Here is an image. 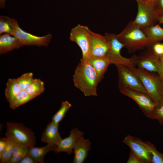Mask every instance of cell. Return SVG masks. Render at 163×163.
<instances>
[{
	"label": "cell",
	"instance_id": "40",
	"mask_svg": "<svg viewBox=\"0 0 163 163\" xmlns=\"http://www.w3.org/2000/svg\"><path fill=\"white\" fill-rule=\"evenodd\" d=\"M158 58L159 60L160 61L163 62V55L158 56Z\"/></svg>",
	"mask_w": 163,
	"mask_h": 163
},
{
	"label": "cell",
	"instance_id": "18",
	"mask_svg": "<svg viewBox=\"0 0 163 163\" xmlns=\"http://www.w3.org/2000/svg\"><path fill=\"white\" fill-rule=\"evenodd\" d=\"M8 34L5 33L0 37V54L6 53L22 46L18 40Z\"/></svg>",
	"mask_w": 163,
	"mask_h": 163
},
{
	"label": "cell",
	"instance_id": "26",
	"mask_svg": "<svg viewBox=\"0 0 163 163\" xmlns=\"http://www.w3.org/2000/svg\"><path fill=\"white\" fill-rule=\"evenodd\" d=\"M143 142L151 153L152 163H163V153L159 152L154 145L150 142Z\"/></svg>",
	"mask_w": 163,
	"mask_h": 163
},
{
	"label": "cell",
	"instance_id": "1",
	"mask_svg": "<svg viewBox=\"0 0 163 163\" xmlns=\"http://www.w3.org/2000/svg\"><path fill=\"white\" fill-rule=\"evenodd\" d=\"M74 86L86 97L97 96V87L101 81L88 60L81 59L73 76Z\"/></svg>",
	"mask_w": 163,
	"mask_h": 163
},
{
	"label": "cell",
	"instance_id": "24",
	"mask_svg": "<svg viewBox=\"0 0 163 163\" xmlns=\"http://www.w3.org/2000/svg\"><path fill=\"white\" fill-rule=\"evenodd\" d=\"M72 106L71 104L68 101H62L60 108L52 117V121L56 123L59 124Z\"/></svg>",
	"mask_w": 163,
	"mask_h": 163
},
{
	"label": "cell",
	"instance_id": "7",
	"mask_svg": "<svg viewBox=\"0 0 163 163\" xmlns=\"http://www.w3.org/2000/svg\"><path fill=\"white\" fill-rule=\"evenodd\" d=\"M91 30L87 26L80 24L72 29L70 34L71 41L75 43L80 48L83 60H88L90 56V45Z\"/></svg>",
	"mask_w": 163,
	"mask_h": 163
},
{
	"label": "cell",
	"instance_id": "25",
	"mask_svg": "<svg viewBox=\"0 0 163 163\" xmlns=\"http://www.w3.org/2000/svg\"><path fill=\"white\" fill-rule=\"evenodd\" d=\"M25 90L30 94L39 96L45 90L44 83L40 79H34L32 83Z\"/></svg>",
	"mask_w": 163,
	"mask_h": 163
},
{
	"label": "cell",
	"instance_id": "20",
	"mask_svg": "<svg viewBox=\"0 0 163 163\" xmlns=\"http://www.w3.org/2000/svg\"><path fill=\"white\" fill-rule=\"evenodd\" d=\"M149 42V46L153 44L163 40V28L155 24L141 28Z\"/></svg>",
	"mask_w": 163,
	"mask_h": 163
},
{
	"label": "cell",
	"instance_id": "23",
	"mask_svg": "<svg viewBox=\"0 0 163 163\" xmlns=\"http://www.w3.org/2000/svg\"><path fill=\"white\" fill-rule=\"evenodd\" d=\"M4 138L7 144L4 150L0 154V162L1 163H8L13 155L14 147L18 145L7 137Z\"/></svg>",
	"mask_w": 163,
	"mask_h": 163
},
{
	"label": "cell",
	"instance_id": "8",
	"mask_svg": "<svg viewBox=\"0 0 163 163\" xmlns=\"http://www.w3.org/2000/svg\"><path fill=\"white\" fill-rule=\"evenodd\" d=\"M109 44L110 48L107 56L110 60L111 64L115 65L121 64L128 67L134 66L132 58H128L122 56L120 51L124 46L113 34L106 33L105 35Z\"/></svg>",
	"mask_w": 163,
	"mask_h": 163
},
{
	"label": "cell",
	"instance_id": "2",
	"mask_svg": "<svg viewBox=\"0 0 163 163\" xmlns=\"http://www.w3.org/2000/svg\"><path fill=\"white\" fill-rule=\"evenodd\" d=\"M116 36L124 47L131 52L149 46V40L141 29L133 25L130 22Z\"/></svg>",
	"mask_w": 163,
	"mask_h": 163
},
{
	"label": "cell",
	"instance_id": "29",
	"mask_svg": "<svg viewBox=\"0 0 163 163\" xmlns=\"http://www.w3.org/2000/svg\"><path fill=\"white\" fill-rule=\"evenodd\" d=\"M28 147H22L17 152L13 155L8 163H19L27 154Z\"/></svg>",
	"mask_w": 163,
	"mask_h": 163
},
{
	"label": "cell",
	"instance_id": "21",
	"mask_svg": "<svg viewBox=\"0 0 163 163\" xmlns=\"http://www.w3.org/2000/svg\"><path fill=\"white\" fill-rule=\"evenodd\" d=\"M6 85L5 94L7 100L10 103L22 90L16 79L9 78Z\"/></svg>",
	"mask_w": 163,
	"mask_h": 163
},
{
	"label": "cell",
	"instance_id": "6",
	"mask_svg": "<svg viewBox=\"0 0 163 163\" xmlns=\"http://www.w3.org/2000/svg\"><path fill=\"white\" fill-rule=\"evenodd\" d=\"M115 66L118 73L119 89L128 88L148 94L139 77L128 67L121 64Z\"/></svg>",
	"mask_w": 163,
	"mask_h": 163
},
{
	"label": "cell",
	"instance_id": "3",
	"mask_svg": "<svg viewBox=\"0 0 163 163\" xmlns=\"http://www.w3.org/2000/svg\"><path fill=\"white\" fill-rule=\"evenodd\" d=\"M5 18L12 28V31L10 34L17 38L22 46H36L38 47L47 46L50 42L52 37L51 34L49 33L42 37L33 35L22 30L19 27L16 19L7 16H5Z\"/></svg>",
	"mask_w": 163,
	"mask_h": 163
},
{
	"label": "cell",
	"instance_id": "22",
	"mask_svg": "<svg viewBox=\"0 0 163 163\" xmlns=\"http://www.w3.org/2000/svg\"><path fill=\"white\" fill-rule=\"evenodd\" d=\"M28 94L25 90H21L10 104V107L14 109L38 96Z\"/></svg>",
	"mask_w": 163,
	"mask_h": 163
},
{
	"label": "cell",
	"instance_id": "4",
	"mask_svg": "<svg viewBox=\"0 0 163 163\" xmlns=\"http://www.w3.org/2000/svg\"><path fill=\"white\" fill-rule=\"evenodd\" d=\"M5 137L22 147H29L36 143L34 133L21 123L7 122Z\"/></svg>",
	"mask_w": 163,
	"mask_h": 163
},
{
	"label": "cell",
	"instance_id": "33",
	"mask_svg": "<svg viewBox=\"0 0 163 163\" xmlns=\"http://www.w3.org/2000/svg\"><path fill=\"white\" fill-rule=\"evenodd\" d=\"M156 63L158 70V74L159 76H163V62L159 60L158 57L156 60Z\"/></svg>",
	"mask_w": 163,
	"mask_h": 163
},
{
	"label": "cell",
	"instance_id": "16",
	"mask_svg": "<svg viewBox=\"0 0 163 163\" xmlns=\"http://www.w3.org/2000/svg\"><path fill=\"white\" fill-rule=\"evenodd\" d=\"M91 142L88 139H85L83 136L77 141L74 152V163H83L88 156V153L91 150Z\"/></svg>",
	"mask_w": 163,
	"mask_h": 163
},
{
	"label": "cell",
	"instance_id": "38",
	"mask_svg": "<svg viewBox=\"0 0 163 163\" xmlns=\"http://www.w3.org/2000/svg\"><path fill=\"white\" fill-rule=\"evenodd\" d=\"M6 0H0V6L1 8H4L5 6V2Z\"/></svg>",
	"mask_w": 163,
	"mask_h": 163
},
{
	"label": "cell",
	"instance_id": "31",
	"mask_svg": "<svg viewBox=\"0 0 163 163\" xmlns=\"http://www.w3.org/2000/svg\"><path fill=\"white\" fill-rule=\"evenodd\" d=\"M152 7L158 16L163 15V0H156Z\"/></svg>",
	"mask_w": 163,
	"mask_h": 163
},
{
	"label": "cell",
	"instance_id": "30",
	"mask_svg": "<svg viewBox=\"0 0 163 163\" xmlns=\"http://www.w3.org/2000/svg\"><path fill=\"white\" fill-rule=\"evenodd\" d=\"M12 31V28L6 19L5 16H1L0 17V34H10Z\"/></svg>",
	"mask_w": 163,
	"mask_h": 163
},
{
	"label": "cell",
	"instance_id": "11",
	"mask_svg": "<svg viewBox=\"0 0 163 163\" xmlns=\"http://www.w3.org/2000/svg\"><path fill=\"white\" fill-rule=\"evenodd\" d=\"M123 142L127 145L131 151L140 158L144 163H152L151 153L140 138L127 135Z\"/></svg>",
	"mask_w": 163,
	"mask_h": 163
},
{
	"label": "cell",
	"instance_id": "15",
	"mask_svg": "<svg viewBox=\"0 0 163 163\" xmlns=\"http://www.w3.org/2000/svg\"><path fill=\"white\" fill-rule=\"evenodd\" d=\"M59 124L52 121L49 123L42 133L41 140L47 144L57 145L62 139L59 132Z\"/></svg>",
	"mask_w": 163,
	"mask_h": 163
},
{
	"label": "cell",
	"instance_id": "41",
	"mask_svg": "<svg viewBox=\"0 0 163 163\" xmlns=\"http://www.w3.org/2000/svg\"><path fill=\"white\" fill-rule=\"evenodd\" d=\"M136 0L137 2V3L139 2V0Z\"/></svg>",
	"mask_w": 163,
	"mask_h": 163
},
{
	"label": "cell",
	"instance_id": "35",
	"mask_svg": "<svg viewBox=\"0 0 163 163\" xmlns=\"http://www.w3.org/2000/svg\"><path fill=\"white\" fill-rule=\"evenodd\" d=\"M7 144V142L4 138L0 139V154L4 150Z\"/></svg>",
	"mask_w": 163,
	"mask_h": 163
},
{
	"label": "cell",
	"instance_id": "28",
	"mask_svg": "<svg viewBox=\"0 0 163 163\" xmlns=\"http://www.w3.org/2000/svg\"><path fill=\"white\" fill-rule=\"evenodd\" d=\"M149 118L157 120L160 125L163 124V101L156 104Z\"/></svg>",
	"mask_w": 163,
	"mask_h": 163
},
{
	"label": "cell",
	"instance_id": "9",
	"mask_svg": "<svg viewBox=\"0 0 163 163\" xmlns=\"http://www.w3.org/2000/svg\"><path fill=\"white\" fill-rule=\"evenodd\" d=\"M120 91L135 101L145 115L149 117L156 104L148 94L128 88H122Z\"/></svg>",
	"mask_w": 163,
	"mask_h": 163
},
{
	"label": "cell",
	"instance_id": "17",
	"mask_svg": "<svg viewBox=\"0 0 163 163\" xmlns=\"http://www.w3.org/2000/svg\"><path fill=\"white\" fill-rule=\"evenodd\" d=\"M89 63L96 71L101 81L111 62L107 56L97 57L90 56L88 59Z\"/></svg>",
	"mask_w": 163,
	"mask_h": 163
},
{
	"label": "cell",
	"instance_id": "36",
	"mask_svg": "<svg viewBox=\"0 0 163 163\" xmlns=\"http://www.w3.org/2000/svg\"><path fill=\"white\" fill-rule=\"evenodd\" d=\"M156 0H139L138 3H141L144 5L152 6V5Z\"/></svg>",
	"mask_w": 163,
	"mask_h": 163
},
{
	"label": "cell",
	"instance_id": "39",
	"mask_svg": "<svg viewBox=\"0 0 163 163\" xmlns=\"http://www.w3.org/2000/svg\"><path fill=\"white\" fill-rule=\"evenodd\" d=\"M158 22L160 24H163V15L159 16Z\"/></svg>",
	"mask_w": 163,
	"mask_h": 163
},
{
	"label": "cell",
	"instance_id": "14",
	"mask_svg": "<svg viewBox=\"0 0 163 163\" xmlns=\"http://www.w3.org/2000/svg\"><path fill=\"white\" fill-rule=\"evenodd\" d=\"M158 57L149 50L142 55L132 58L134 65H136L138 68L151 72L158 73L156 61Z\"/></svg>",
	"mask_w": 163,
	"mask_h": 163
},
{
	"label": "cell",
	"instance_id": "27",
	"mask_svg": "<svg viewBox=\"0 0 163 163\" xmlns=\"http://www.w3.org/2000/svg\"><path fill=\"white\" fill-rule=\"evenodd\" d=\"M33 74L31 72L24 73L16 79L22 90H25L34 81Z\"/></svg>",
	"mask_w": 163,
	"mask_h": 163
},
{
	"label": "cell",
	"instance_id": "34",
	"mask_svg": "<svg viewBox=\"0 0 163 163\" xmlns=\"http://www.w3.org/2000/svg\"><path fill=\"white\" fill-rule=\"evenodd\" d=\"M37 163L30 156L27 154L21 161L19 163Z\"/></svg>",
	"mask_w": 163,
	"mask_h": 163
},
{
	"label": "cell",
	"instance_id": "19",
	"mask_svg": "<svg viewBox=\"0 0 163 163\" xmlns=\"http://www.w3.org/2000/svg\"><path fill=\"white\" fill-rule=\"evenodd\" d=\"M57 147V145L52 144H47L41 147L30 146L28 147L27 154L37 163H44L45 155L50 151H55Z\"/></svg>",
	"mask_w": 163,
	"mask_h": 163
},
{
	"label": "cell",
	"instance_id": "37",
	"mask_svg": "<svg viewBox=\"0 0 163 163\" xmlns=\"http://www.w3.org/2000/svg\"><path fill=\"white\" fill-rule=\"evenodd\" d=\"M159 86L161 95L163 101V76H159Z\"/></svg>",
	"mask_w": 163,
	"mask_h": 163
},
{
	"label": "cell",
	"instance_id": "32",
	"mask_svg": "<svg viewBox=\"0 0 163 163\" xmlns=\"http://www.w3.org/2000/svg\"><path fill=\"white\" fill-rule=\"evenodd\" d=\"M127 163H144L143 161L137 155L130 151Z\"/></svg>",
	"mask_w": 163,
	"mask_h": 163
},
{
	"label": "cell",
	"instance_id": "12",
	"mask_svg": "<svg viewBox=\"0 0 163 163\" xmlns=\"http://www.w3.org/2000/svg\"><path fill=\"white\" fill-rule=\"evenodd\" d=\"M109 48V44L105 35L96 33L91 30L90 56H107Z\"/></svg>",
	"mask_w": 163,
	"mask_h": 163
},
{
	"label": "cell",
	"instance_id": "5",
	"mask_svg": "<svg viewBox=\"0 0 163 163\" xmlns=\"http://www.w3.org/2000/svg\"><path fill=\"white\" fill-rule=\"evenodd\" d=\"M137 76L148 95L156 104L162 101L160 92L158 77L151 72L134 66L128 67Z\"/></svg>",
	"mask_w": 163,
	"mask_h": 163
},
{
	"label": "cell",
	"instance_id": "10",
	"mask_svg": "<svg viewBox=\"0 0 163 163\" xmlns=\"http://www.w3.org/2000/svg\"><path fill=\"white\" fill-rule=\"evenodd\" d=\"M138 11L135 19L130 22L133 25L140 28L156 24L159 16L152 7L138 3Z\"/></svg>",
	"mask_w": 163,
	"mask_h": 163
},
{
	"label": "cell",
	"instance_id": "13",
	"mask_svg": "<svg viewBox=\"0 0 163 163\" xmlns=\"http://www.w3.org/2000/svg\"><path fill=\"white\" fill-rule=\"evenodd\" d=\"M85 134L80 131L77 128L73 129L70 133L69 136L61 140L57 145L54 151L56 153L62 152H66L68 155H71L73 152L77 141Z\"/></svg>",
	"mask_w": 163,
	"mask_h": 163
}]
</instances>
